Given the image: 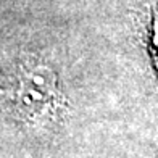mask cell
Wrapping results in <instances>:
<instances>
[]
</instances>
